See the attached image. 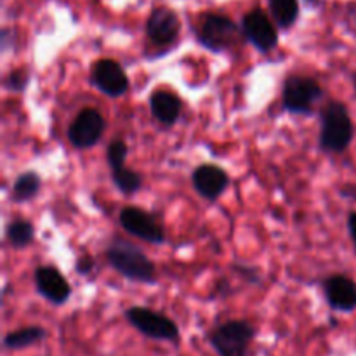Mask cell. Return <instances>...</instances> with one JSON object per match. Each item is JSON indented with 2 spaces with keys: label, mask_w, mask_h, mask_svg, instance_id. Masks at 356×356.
I'll return each instance as SVG.
<instances>
[{
  "label": "cell",
  "mask_w": 356,
  "mask_h": 356,
  "mask_svg": "<svg viewBox=\"0 0 356 356\" xmlns=\"http://www.w3.org/2000/svg\"><path fill=\"white\" fill-rule=\"evenodd\" d=\"M106 259L115 271L124 278L139 284H155L156 271L152 261L134 243L115 238L106 250Z\"/></svg>",
  "instance_id": "1"
},
{
  "label": "cell",
  "mask_w": 356,
  "mask_h": 356,
  "mask_svg": "<svg viewBox=\"0 0 356 356\" xmlns=\"http://www.w3.org/2000/svg\"><path fill=\"white\" fill-rule=\"evenodd\" d=\"M355 127L346 104L330 101L322 111L320 148L327 153H343L353 141Z\"/></svg>",
  "instance_id": "2"
},
{
  "label": "cell",
  "mask_w": 356,
  "mask_h": 356,
  "mask_svg": "<svg viewBox=\"0 0 356 356\" xmlns=\"http://www.w3.org/2000/svg\"><path fill=\"white\" fill-rule=\"evenodd\" d=\"M254 336L256 330L249 322L229 320L211 332L209 343L219 356H247V350Z\"/></svg>",
  "instance_id": "3"
},
{
  "label": "cell",
  "mask_w": 356,
  "mask_h": 356,
  "mask_svg": "<svg viewBox=\"0 0 356 356\" xmlns=\"http://www.w3.org/2000/svg\"><path fill=\"white\" fill-rule=\"evenodd\" d=\"M323 96V89L312 76L292 75L285 80L282 101L284 108L296 115H312L313 104Z\"/></svg>",
  "instance_id": "4"
},
{
  "label": "cell",
  "mask_w": 356,
  "mask_h": 356,
  "mask_svg": "<svg viewBox=\"0 0 356 356\" xmlns=\"http://www.w3.org/2000/svg\"><path fill=\"white\" fill-rule=\"evenodd\" d=\"M198 42L212 52L228 51L238 38V26L222 14H205L197 31Z\"/></svg>",
  "instance_id": "5"
},
{
  "label": "cell",
  "mask_w": 356,
  "mask_h": 356,
  "mask_svg": "<svg viewBox=\"0 0 356 356\" xmlns=\"http://www.w3.org/2000/svg\"><path fill=\"white\" fill-rule=\"evenodd\" d=\"M125 318L143 336L152 337V339L176 341L179 337V329H177L176 323L162 313L153 312V309L134 306V308H129L125 312Z\"/></svg>",
  "instance_id": "6"
},
{
  "label": "cell",
  "mask_w": 356,
  "mask_h": 356,
  "mask_svg": "<svg viewBox=\"0 0 356 356\" xmlns=\"http://www.w3.org/2000/svg\"><path fill=\"white\" fill-rule=\"evenodd\" d=\"M104 132V118L96 108H83L68 129V141L79 149H89L99 143Z\"/></svg>",
  "instance_id": "7"
},
{
  "label": "cell",
  "mask_w": 356,
  "mask_h": 356,
  "mask_svg": "<svg viewBox=\"0 0 356 356\" xmlns=\"http://www.w3.org/2000/svg\"><path fill=\"white\" fill-rule=\"evenodd\" d=\"M90 82L108 97H120L129 90V76L113 59H99L90 70Z\"/></svg>",
  "instance_id": "8"
},
{
  "label": "cell",
  "mask_w": 356,
  "mask_h": 356,
  "mask_svg": "<svg viewBox=\"0 0 356 356\" xmlns=\"http://www.w3.org/2000/svg\"><path fill=\"white\" fill-rule=\"evenodd\" d=\"M120 225L131 235L149 243L165 242V232L152 214L138 207H124L120 211Z\"/></svg>",
  "instance_id": "9"
},
{
  "label": "cell",
  "mask_w": 356,
  "mask_h": 356,
  "mask_svg": "<svg viewBox=\"0 0 356 356\" xmlns=\"http://www.w3.org/2000/svg\"><path fill=\"white\" fill-rule=\"evenodd\" d=\"M242 31L247 40L261 52H270L277 47L278 33L270 17L261 9L247 13L242 19Z\"/></svg>",
  "instance_id": "10"
},
{
  "label": "cell",
  "mask_w": 356,
  "mask_h": 356,
  "mask_svg": "<svg viewBox=\"0 0 356 356\" xmlns=\"http://www.w3.org/2000/svg\"><path fill=\"white\" fill-rule=\"evenodd\" d=\"M181 23L179 17L174 10L167 9V7H156L152 10L146 23V33L148 38L155 45L165 47V45L174 44L179 37Z\"/></svg>",
  "instance_id": "11"
},
{
  "label": "cell",
  "mask_w": 356,
  "mask_h": 356,
  "mask_svg": "<svg viewBox=\"0 0 356 356\" xmlns=\"http://www.w3.org/2000/svg\"><path fill=\"white\" fill-rule=\"evenodd\" d=\"M35 285L42 298L52 305H65L72 296V287L61 271L52 266H40L35 271Z\"/></svg>",
  "instance_id": "12"
},
{
  "label": "cell",
  "mask_w": 356,
  "mask_h": 356,
  "mask_svg": "<svg viewBox=\"0 0 356 356\" xmlns=\"http://www.w3.org/2000/svg\"><path fill=\"white\" fill-rule=\"evenodd\" d=\"M191 181H193V188L197 190V193L207 200H216L221 197L229 184L226 170L214 163H202L200 167H197L193 170Z\"/></svg>",
  "instance_id": "13"
},
{
  "label": "cell",
  "mask_w": 356,
  "mask_h": 356,
  "mask_svg": "<svg viewBox=\"0 0 356 356\" xmlns=\"http://www.w3.org/2000/svg\"><path fill=\"white\" fill-rule=\"evenodd\" d=\"M327 302L332 309L350 313L356 309V284L346 275H332L323 284Z\"/></svg>",
  "instance_id": "14"
},
{
  "label": "cell",
  "mask_w": 356,
  "mask_h": 356,
  "mask_svg": "<svg viewBox=\"0 0 356 356\" xmlns=\"http://www.w3.org/2000/svg\"><path fill=\"white\" fill-rule=\"evenodd\" d=\"M181 103L179 97L176 94L169 92V90H155L149 96V108H152V115L160 122V124L170 125L176 124V120L181 115Z\"/></svg>",
  "instance_id": "15"
},
{
  "label": "cell",
  "mask_w": 356,
  "mask_h": 356,
  "mask_svg": "<svg viewBox=\"0 0 356 356\" xmlns=\"http://www.w3.org/2000/svg\"><path fill=\"white\" fill-rule=\"evenodd\" d=\"M42 186V179L37 172L33 170H26V172L19 174L17 179L14 181L13 190H10V198L17 204H23V202L31 200L38 195Z\"/></svg>",
  "instance_id": "16"
},
{
  "label": "cell",
  "mask_w": 356,
  "mask_h": 356,
  "mask_svg": "<svg viewBox=\"0 0 356 356\" xmlns=\"http://www.w3.org/2000/svg\"><path fill=\"white\" fill-rule=\"evenodd\" d=\"M45 336L47 332L42 327H24V329L7 334L3 339V346L7 350H24V348L40 343L42 339H45Z\"/></svg>",
  "instance_id": "17"
},
{
  "label": "cell",
  "mask_w": 356,
  "mask_h": 356,
  "mask_svg": "<svg viewBox=\"0 0 356 356\" xmlns=\"http://www.w3.org/2000/svg\"><path fill=\"white\" fill-rule=\"evenodd\" d=\"M6 235L14 249H24V247H28L33 242L35 226L28 219H14V221L7 225Z\"/></svg>",
  "instance_id": "18"
},
{
  "label": "cell",
  "mask_w": 356,
  "mask_h": 356,
  "mask_svg": "<svg viewBox=\"0 0 356 356\" xmlns=\"http://www.w3.org/2000/svg\"><path fill=\"white\" fill-rule=\"evenodd\" d=\"M273 19L282 30H287L296 23L299 16L298 0H268Z\"/></svg>",
  "instance_id": "19"
},
{
  "label": "cell",
  "mask_w": 356,
  "mask_h": 356,
  "mask_svg": "<svg viewBox=\"0 0 356 356\" xmlns=\"http://www.w3.org/2000/svg\"><path fill=\"white\" fill-rule=\"evenodd\" d=\"M111 179H113L115 186L120 190L122 195H134L139 188L143 186V179L141 174L134 172V170L127 169V167H120V169L111 170Z\"/></svg>",
  "instance_id": "20"
},
{
  "label": "cell",
  "mask_w": 356,
  "mask_h": 356,
  "mask_svg": "<svg viewBox=\"0 0 356 356\" xmlns=\"http://www.w3.org/2000/svg\"><path fill=\"white\" fill-rule=\"evenodd\" d=\"M127 153H129V148L124 141L117 139V141L111 143V145L108 146V152H106L108 165H110V169L115 170L124 167L125 159H127Z\"/></svg>",
  "instance_id": "21"
},
{
  "label": "cell",
  "mask_w": 356,
  "mask_h": 356,
  "mask_svg": "<svg viewBox=\"0 0 356 356\" xmlns=\"http://www.w3.org/2000/svg\"><path fill=\"white\" fill-rule=\"evenodd\" d=\"M28 80H30V75L26 73V70H14L7 76L6 86L10 90H24V87L28 86Z\"/></svg>",
  "instance_id": "22"
},
{
  "label": "cell",
  "mask_w": 356,
  "mask_h": 356,
  "mask_svg": "<svg viewBox=\"0 0 356 356\" xmlns=\"http://www.w3.org/2000/svg\"><path fill=\"white\" fill-rule=\"evenodd\" d=\"M92 268H94L92 257L82 256L79 261H76V273H80V275H89Z\"/></svg>",
  "instance_id": "23"
},
{
  "label": "cell",
  "mask_w": 356,
  "mask_h": 356,
  "mask_svg": "<svg viewBox=\"0 0 356 356\" xmlns=\"http://www.w3.org/2000/svg\"><path fill=\"white\" fill-rule=\"evenodd\" d=\"M348 229H350L351 240H353L356 249V212H351L350 218H348Z\"/></svg>",
  "instance_id": "24"
},
{
  "label": "cell",
  "mask_w": 356,
  "mask_h": 356,
  "mask_svg": "<svg viewBox=\"0 0 356 356\" xmlns=\"http://www.w3.org/2000/svg\"><path fill=\"white\" fill-rule=\"evenodd\" d=\"M320 2H322V0H306V3H308L309 7H316Z\"/></svg>",
  "instance_id": "25"
},
{
  "label": "cell",
  "mask_w": 356,
  "mask_h": 356,
  "mask_svg": "<svg viewBox=\"0 0 356 356\" xmlns=\"http://www.w3.org/2000/svg\"><path fill=\"white\" fill-rule=\"evenodd\" d=\"M355 87H356V80H355Z\"/></svg>",
  "instance_id": "26"
}]
</instances>
